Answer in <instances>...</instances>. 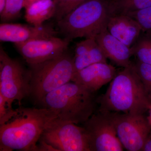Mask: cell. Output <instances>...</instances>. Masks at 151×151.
Instances as JSON below:
<instances>
[{
	"mask_svg": "<svg viewBox=\"0 0 151 151\" xmlns=\"http://www.w3.org/2000/svg\"><path fill=\"white\" fill-rule=\"evenodd\" d=\"M18 114L0 126V151H38L37 143L50 123L57 118L47 108H19Z\"/></svg>",
	"mask_w": 151,
	"mask_h": 151,
	"instance_id": "1",
	"label": "cell"
},
{
	"mask_svg": "<svg viewBox=\"0 0 151 151\" xmlns=\"http://www.w3.org/2000/svg\"><path fill=\"white\" fill-rule=\"evenodd\" d=\"M98 110L133 114L148 111L151 100L133 63L117 72L105 94L97 97Z\"/></svg>",
	"mask_w": 151,
	"mask_h": 151,
	"instance_id": "2",
	"label": "cell"
},
{
	"mask_svg": "<svg viewBox=\"0 0 151 151\" xmlns=\"http://www.w3.org/2000/svg\"><path fill=\"white\" fill-rule=\"evenodd\" d=\"M95 92L70 81L49 93L40 103L53 111L59 120L83 124L96 112L98 103Z\"/></svg>",
	"mask_w": 151,
	"mask_h": 151,
	"instance_id": "3",
	"label": "cell"
},
{
	"mask_svg": "<svg viewBox=\"0 0 151 151\" xmlns=\"http://www.w3.org/2000/svg\"><path fill=\"white\" fill-rule=\"evenodd\" d=\"M110 16L108 0H87L57 22L60 32L71 41L95 38L107 29Z\"/></svg>",
	"mask_w": 151,
	"mask_h": 151,
	"instance_id": "4",
	"label": "cell"
},
{
	"mask_svg": "<svg viewBox=\"0 0 151 151\" xmlns=\"http://www.w3.org/2000/svg\"><path fill=\"white\" fill-rule=\"evenodd\" d=\"M29 65L31 94L39 103L50 92L71 81L75 73L73 57L67 52Z\"/></svg>",
	"mask_w": 151,
	"mask_h": 151,
	"instance_id": "5",
	"label": "cell"
},
{
	"mask_svg": "<svg viewBox=\"0 0 151 151\" xmlns=\"http://www.w3.org/2000/svg\"><path fill=\"white\" fill-rule=\"evenodd\" d=\"M31 76L19 60L11 58L2 47L0 48V94L12 105L14 100L20 104L30 96Z\"/></svg>",
	"mask_w": 151,
	"mask_h": 151,
	"instance_id": "6",
	"label": "cell"
},
{
	"mask_svg": "<svg viewBox=\"0 0 151 151\" xmlns=\"http://www.w3.org/2000/svg\"><path fill=\"white\" fill-rule=\"evenodd\" d=\"M89 141L90 151H122L113 112L96 111L82 124Z\"/></svg>",
	"mask_w": 151,
	"mask_h": 151,
	"instance_id": "7",
	"label": "cell"
},
{
	"mask_svg": "<svg viewBox=\"0 0 151 151\" xmlns=\"http://www.w3.org/2000/svg\"><path fill=\"white\" fill-rule=\"evenodd\" d=\"M39 140L53 147L57 151H90L84 127L57 118L50 123Z\"/></svg>",
	"mask_w": 151,
	"mask_h": 151,
	"instance_id": "8",
	"label": "cell"
},
{
	"mask_svg": "<svg viewBox=\"0 0 151 151\" xmlns=\"http://www.w3.org/2000/svg\"><path fill=\"white\" fill-rule=\"evenodd\" d=\"M116 132L124 148L142 151L151 127L145 114L113 112Z\"/></svg>",
	"mask_w": 151,
	"mask_h": 151,
	"instance_id": "9",
	"label": "cell"
},
{
	"mask_svg": "<svg viewBox=\"0 0 151 151\" xmlns=\"http://www.w3.org/2000/svg\"><path fill=\"white\" fill-rule=\"evenodd\" d=\"M70 41L55 36L36 39L15 44L16 47L28 65L52 59L67 51Z\"/></svg>",
	"mask_w": 151,
	"mask_h": 151,
	"instance_id": "10",
	"label": "cell"
},
{
	"mask_svg": "<svg viewBox=\"0 0 151 151\" xmlns=\"http://www.w3.org/2000/svg\"><path fill=\"white\" fill-rule=\"evenodd\" d=\"M56 32L51 26H28L4 22L0 25V40L2 42L21 43L31 40L55 36Z\"/></svg>",
	"mask_w": 151,
	"mask_h": 151,
	"instance_id": "11",
	"label": "cell"
},
{
	"mask_svg": "<svg viewBox=\"0 0 151 151\" xmlns=\"http://www.w3.org/2000/svg\"><path fill=\"white\" fill-rule=\"evenodd\" d=\"M117 73L116 68L107 62L98 63L76 71L71 81L84 85L96 92L111 82Z\"/></svg>",
	"mask_w": 151,
	"mask_h": 151,
	"instance_id": "12",
	"label": "cell"
},
{
	"mask_svg": "<svg viewBox=\"0 0 151 151\" xmlns=\"http://www.w3.org/2000/svg\"><path fill=\"white\" fill-rule=\"evenodd\" d=\"M95 39L107 58L116 65L124 68L132 64L130 58L133 55L131 47L112 35L107 29L101 32Z\"/></svg>",
	"mask_w": 151,
	"mask_h": 151,
	"instance_id": "13",
	"label": "cell"
},
{
	"mask_svg": "<svg viewBox=\"0 0 151 151\" xmlns=\"http://www.w3.org/2000/svg\"><path fill=\"white\" fill-rule=\"evenodd\" d=\"M107 29L112 35L129 47L133 46L142 32L137 22L126 14L110 16Z\"/></svg>",
	"mask_w": 151,
	"mask_h": 151,
	"instance_id": "14",
	"label": "cell"
},
{
	"mask_svg": "<svg viewBox=\"0 0 151 151\" xmlns=\"http://www.w3.org/2000/svg\"><path fill=\"white\" fill-rule=\"evenodd\" d=\"M25 9L26 20L35 26H41L45 21L54 17L53 0H40L31 4Z\"/></svg>",
	"mask_w": 151,
	"mask_h": 151,
	"instance_id": "15",
	"label": "cell"
},
{
	"mask_svg": "<svg viewBox=\"0 0 151 151\" xmlns=\"http://www.w3.org/2000/svg\"><path fill=\"white\" fill-rule=\"evenodd\" d=\"M110 16L127 14L151 6V0H108Z\"/></svg>",
	"mask_w": 151,
	"mask_h": 151,
	"instance_id": "16",
	"label": "cell"
},
{
	"mask_svg": "<svg viewBox=\"0 0 151 151\" xmlns=\"http://www.w3.org/2000/svg\"><path fill=\"white\" fill-rule=\"evenodd\" d=\"M107 57L97 42L84 54L73 57L75 72L94 63L107 62Z\"/></svg>",
	"mask_w": 151,
	"mask_h": 151,
	"instance_id": "17",
	"label": "cell"
},
{
	"mask_svg": "<svg viewBox=\"0 0 151 151\" xmlns=\"http://www.w3.org/2000/svg\"><path fill=\"white\" fill-rule=\"evenodd\" d=\"M143 33L131 47L132 55L139 61L151 65V34Z\"/></svg>",
	"mask_w": 151,
	"mask_h": 151,
	"instance_id": "18",
	"label": "cell"
},
{
	"mask_svg": "<svg viewBox=\"0 0 151 151\" xmlns=\"http://www.w3.org/2000/svg\"><path fill=\"white\" fill-rule=\"evenodd\" d=\"M55 8L53 18L57 22L87 0H53Z\"/></svg>",
	"mask_w": 151,
	"mask_h": 151,
	"instance_id": "19",
	"label": "cell"
},
{
	"mask_svg": "<svg viewBox=\"0 0 151 151\" xmlns=\"http://www.w3.org/2000/svg\"><path fill=\"white\" fill-rule=\"evenodd\" d=\"M24 0H6L5 6L0 14L1 21L6 22L18 17L24 6Z\"/></svg>",
	"mask_w": 151,
	"mask_h": 151,
	"instance_id": "20",
	"label": "cell"
},
{
	"mask_svg": "<svg viewBox=\"0 0 151 151\" xmlns=\"http://www.w3.org/2000/svg\"><path fill=\"white\" fill-rule=\"evenodd\" d=\"M140 26L143 32L151 34V6L127 14Z\"/></svg>",
	"mask_w": 151,
	"mask_h": 151,
	"instance_id": "21",
	"label": "cell"
},
{
	"mask_svg": "<svg viewBox=\"0 0 151 151\" xmlns=\"http://www.w3.org/2000/svg\"><path fill=\"white\" fill-rule=\"evenodd\" d=\"M133 64L151 100V65L143 63L137 60Z\"/></svg>",
	"mask_w": 151,
	"mask_h": 151,
	"instance_id": "22",
	"label": "cell"
},
{
	"mask_svg": "<svg viewBox=\"0 0 151 151\" xmlns=\"http://www.w3.org/2000/svg\"><path fill=\"white\" fill-rule=\"evenodd\" d=\"M18 113V109L14 110L12 105L9 104L0 94V126L8 122Z\"/></svg>",
	"mask_w": 151,
	"mask_h": 151,
	"instance_id": "23",
	"label": "cell"
},
{
	"mask_svg": "<svg viewBox=\"0 0 151 151\" xmlns=\"http://www.w3.org/2000/svg\"><path fill=\"white\" fill-rule=\"evenodd\" d=\"M97 44L95 38H88L76 44L74 50V56L84 54Z\"/></svg>",
	"mask_w": 151,
	"mask_h": 151,
	"instance_id": "24",
	"label": "cell"
},
{
	"mask_svg": "<svg viewBox=\"0 0 151 151\" xmlns=\"http://www.w3.org/2000/svg\"><path fill=\"white\" fill-rule=\"evenodd\" d=\"M40 145L38 146L39 151H57L56 149L50 145L43 141L39 140Z\"/></svg>",
	"mask_w": 151,
	"mask_h": 151,
	"instance_id": "25",
	"label": "cell"
},
{
	"mask_svg": "<svg viewBox=\"0 0 151 151\" xmlns=\"http://www.w3.org/2000/svg\"><path fill=\"white\" fill-rule=\"evenodd\" d=\"M142 151H151V131L147 138Z\"/></svg>",
	"mask_w": 151,
	"mask_h": 151,
	"instance_id": "26",
	"label": "cell"
},
{
	"mask_svg": "<svg viewBox=\"0 0 151 151\" xmlns=\"http://www.w3.org/2000/svg\"><path fill=\"white\" fill-rule=\"evenodd\" d=\"M40 1V0H24V8H26L28 6H29L31 4L37 1Z\"/></svg>",
	"mask_w": 151,
	"mask_h": 151,
	"instance_id": "27",
	"label": "cell"
},
{
	"mask_svg": "<svg viewBox=\"0 0 151 151\" xmlns=\"http://www.w3.org/2000/svg\"><path fill=\"white\" fill-rule=\"evenodd\" d=\"M6 2V0H0V14L2 13L4 11Z\"/></svg>",
	"mask_w": 151,
	"mask_h": 151,
	"instance_id": "28",
	"label": "cell"
},
{
	"mask_svg": "<svg viewBox=\"0 0 151 151\" xmlns=\"http://www.w3.org/2000/svg\"><path fill=\"white\" fill-rule=\"evenodd\" d=\"M148 111L149 112V116H147V118L148 120L149 123H150L151 127V105Z\"/></svg>",
	"mask_w": 151,
	"mask_h": 151,
	"instance_id": "29",
	"label": "cell"
}]
</instances>
